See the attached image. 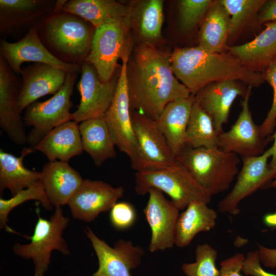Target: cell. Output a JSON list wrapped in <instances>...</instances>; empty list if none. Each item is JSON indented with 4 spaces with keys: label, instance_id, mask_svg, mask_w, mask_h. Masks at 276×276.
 I'll use <instances>...</instances> for the list:
<instances>
[{
    "label": "cell",
    "instance_id": "9",
    "mask_svg": "<svg viewBox=\"0 0 276 276\" xmlns=\"http://www.w3.org/2000/svg\"><path fill=\"white\" fill-rule=\"evenodd\" d=\"M137 144L136 158L132 168L136 172L160 169L174 164L176 159L156 120L131 111Z\"/></svg>",
    "mask_w": 276,
    "mask_h": 276
},
{
    "label": "cell",
    "instance_id": "25",
    "mask_svg": "<svg viewBox=\"0 0 276 276\" xmlns=\"http://www.w3.org/2000/svg\"><path fill=\"white\" fill-rule=\"evenodd\" d=\"M264 25L265 29L252 40L226 49L244 65L261 72L276 58V21Z\"/></svg>",
    "mask_w": 276,
    "mask_h": 276
},
{
    "label": "cell",
    "instance_id": "12",
    "mask_svg": "<svg viewBox=\"0 0 276 276\" xmlns=\"http://www.w3.org/2000/svg\"><path fill=\"white\" fill-rule=\"evenodd\" d=\"M66 0H0L2 39L38 27L49 15L60 11Z\"/></svg>",
    "mask_w": 276,
    "mask_h": 276
},
{
    "label": "cell",
    "instance_id": "41",
    "mask_svg": "<svg viewBox=\"0 0 276 276\" xmlns=\"http://www.w3.org/2000/svg\"><path fill=\"white\" fill-rule=\"evenodd\" d=\"M257 20L259 23L264 24L276 21V0L266 1L258 14Z\"/></svg>",
    "mask_w": 276,
    "mask_h": 276
},
{
    "label": "cell",
    "instance_id": "19",
    "mask_svg": "<svg viewBox=\"0 0 276 276\" xmlns=\"http://www.w3.org/2000/svg\"><path fill=\"white\" fill-rule=\"evenodd\" d=\"M16 75L0 55V126L13 143L23 145L27 135L18 107L20 83Z\"/></svg>",
    "mask_w": 276,
    "mask_h": 276
},
{
    "label": "cell",
    "instance_id": "6",
    "mask_svg": "<svg viewBox=\"0 0 276 276\" xmlns=\"http://www.w3.org/2000/svg\"><path fill=\"white\" fill-rule=\"evenodd\" d=\"M38 219L30 242L27 244L15 243L14 254L25 259H31L34 265V276H44L51 263L52 252L58 250L64 255L70 251L62 235L67 227L69 218L66 217L62 206L55 207L49 219L42 218L37 212Z\"/></svg>",
    "mask_w": 276,
    "mask_h": 276
},
{
    "label": "cell",
    "instance_id": "42",
    "mask_svg": "<svg viewBox=\"0 0 276 276\" xmlns=\"http://www.w3.org/2000/svg\"><path fill=\"white\" fill-rule=\"evenodd\" d=\"M261 263L265 267L276 268V248H271L257 243Z\"/></svg>",
    "mask_w": 276,
    "mask_h": 276
},
{
    "label": "cell",
    "instance_id": "44",
    "mask_svg": "<svg viewBox=\"0 0 276 276\" xmlns=\"http://www.w3.org/2000/svg\"><path fill=\"white\" fill-rule=\"evenodd\" d=\"M263 221L267 226L276 228V212L265 215Z\"/></svg>",
    "mask_w": 276,
    "mask_h": 276
},
{
    "label": "cell",
    "instance_id": "29",
    "mask_svg": "<svg viewBox=\"0 0 276 276\" xmlns=\"http://www.w3.org/2000/svg\"><path fill=\"white\" fill-rule=\"evenodd\" d=\"M230 18L220 0L214 1L202 19L198 46L211 53H222L227 49Z\"/></svg>",
    "mask_w": 276,
    "mask_h": 276
},
{
    "label": "cell",
    "instance_id": "24",
    "mask_svg": "<svg viewBox=\"0 0 276 276\" xmlns=\"http://www.w3.org/2000/svg\"><path fill=\"white\" fill-rule=\"evenodd\" d=\"M32 148L42 153L50 162H68L83 151L78 123L71 120L55 127Z\"/></svg>",
    "mask_w": 276,
    "mask_h": 276
},
{
    "label": "cell",
    "instance_id": "30",
    "mask_svg": "<svg viewBox=\"0 0 276 276\" xmlns=\"http://www.w3.org/2000/svg\"><path fill=\"white\" fill-rule=\"evenodd\" d=\"M61 11L77 15L95 28L112 18H127L130 8L114 0L67 1Z\"/></svg>",
    "mask_w": 276,
    "mask_h": 276
},
{
    "label": "cell",
    "instance_id": "34",
    "mask_svg": "<svg viewBox=\"0 0 276 276\" xmlns=\"http://www.w3.org/2000/svg\"><path fill=\"white\" fill-rule=\"evenodd\" d=\"M163 1L149 0L142 5L139 15L141 36L148 41L159 39L162 35L164 20Z\"/></svg>",
    "mask_w": 276,
    "mask_h": 276
},
{
    "label": "cell",
    "instance_id": "33",
    "mask_svg": "<svg viewBox=\"0 0 276 276\" xmlns=\"http://www.w3.org/2000/svg\"><path fill=\"white\" fill-rule=\"evenodd\" d=\"M31 200L39 201L44 208L52 210L53 205L50 202L43 187L40 181L17 193L9 199L0 198V228H5L9 233H16L7 224L10 212L16 206Z\"/></svg>",
    "mask_w": 276,
    "mask_h": 276
},
{
    "label": "cell",
    "instance_id": "27",
    "mask_svg": "<svg viewBox=\"0 0 276 276\" xmlns=\"http://www.w3.org/2000/svg\"><path fill=\"white\" fill-rule=\"evenodd\" d=\"M31 147H24L19 157L0 150V193L5 189L12 196L40 180V172L26 168L23 164L25 157L33 152Z\"/></svg>",
    "mask_w": 276,
    "mask_h": 276
},
{
    "label": "cell",
    "instance_id": "14",
    "mask_svg": "<svg viewBox=\"0 0 276 276\" xmlns=\"http://www.w3.org/2000/svg\"><path fill=\"white\" fill-rule=\"evenodd\" d=\"M84 232L98 260V268L90 276H132L131 270L140 265L144 255L141 246L133 245L129 240L120 239L112 247L89 227Z\"/></svg>",
    "mask_w": 276,
    "mask_h": 276
},
{
    "label": "cell",
    "instance_id": "7",
    "mask_svg": "<svg viewBox=\"0 0 276 276\" xmlns=\"http://www.w3.org/2000/svg\"><path fill=\"white\" fill-rule=\"evenodd\" d=\"M78 74L67 72L59 91L49 99L35 101L26 108L22 117L24 124L33 127L27 137L30 147L36 146L55 127L72 120L71 96Z\"/></svg>",
    "mask_w": 276,
    "mask_h": 276
},
{
    "label": "cell",
    "instance_id": "45",
    "mask_svg": "<svg viewBox=\"0 0 276 276\" xmlns=\"http://www.w3.org/2000/svg\"><path fill=\"white\" fill-rule=\"evenodd\" d=\"M270 187L273 188L276 190V176L273 179V180L271 182Z\"/></svg>",
    "mask_w": 276,
    "mask_h": 276
},
{
    "label": "cell",
    "instance_id": "22",
    "mask_svg": "<svg viewBox=\"0 0 276 276\" xmlns=\"http://www.w3.org/2000/svg\"><path fill=\"white\" fill-rule=\"evenodd\" d=\"M195 99L191 95L170 102L156 120L175 158L188 148L186 132Z\"/></svg>",
    "mask_w": 276,
    "mask_h": 276
},
{
    "label": "cell",
    "instance_id": "4",
    "mask_svg": "<svg viewBox=\"0 0 276 276\" xmlns=\"http://www.w3.org/2000/svg\"><path fill=\"white\" fill-rule=\"evenodd\" d=\"M176 159L212 196L228 190L239 172V156L218 147H188Z\"/></svg>",
    "mask_w": 276,
    "mask_h": 276
},
{
    "label": "cell",
    "instance_id": "36",
    "mask_svg": "<svg viewBox=\"0 0 276 276\" xmlns=\"http://www.w3.org/2000/svg\"><path fill=\"white\" fill-rule=\"evenodd\" d=\"M214 1L182 0L179 1L180 26L182 31L193 29L204 18Z\"/></svg>",
    "mask_w": 276,
    "mask_h": 276
},
{
    "label": "cell",
    "instance_id": "38",
    "mask_svg": "<svg viewBox=\"0 0 276 276\" xmlns=\"http://www.w3.org/2000/svg\"><path fill=\"white\" fill-rule=\"evenodd\" d=\"M136 218L135 209L127 202L116 203L110 210L109 219L112 226L120 230L130 227Z\"/></svg>",
    "mask_w": 276,
    "mask_h": 276
},
{
    "label": "cell",
    "instance_id": "15",
    "mask_svg": "<svg viewBox=\"0 0 276 276\" xmlns=\"http://www.w3.org/2000/svg\"><path fill=\"white\" fill-rule=\"evenodd\" d=\"M251 87L248 90L241 103V110L235 123L227 131L219 134L218 147L240 155L242 158L262 154L265 140L260 131V126L252 119L249 102Z\"/></svg>",
    "mask_w": 276,
    "mask_h": 276
},
{
    "label": "cell",
    "instance_id": "28",
    "mask_svg": "<svg viewBox=\"0 0 276 276\" xmlns=\"http://www.w3.org/2000/svg\"><path fill=\"white\" fill-rule=\"evenodd\" d=\"M79 128L83 151L90 156L96 167L116 156V145L104 118L83 121Z\"/></svg>",
    "mask_w": 276,
    "mask_h": 276
},
{
    "label": "cell",
    "instance_id": "13",
    "mask_svg": "<svg viewBox=\"0 0 276 276\" xmlns=\"http://www.w3.org/2000/svg\"><path fill=\"white\" fill-rule=\"evenodd\" d=\"M272 154L270 147L259 156L242 158V166L233 188L218 203L221 213L238 215L240 202L274 178L268 164Z\"/></svg>",
    "mask_w": 276,
    "mask_h": 276
},
{
    "label": "cell",
    "instance_id": "18",
    "mask_svg": "<svg viewBox=\"0 0 276 276\" xmlns=\"http://www.w3.org/2000/svg\"><path fill=\"white\" fill-rule=\"evenodd\" d=\"M124 191L121 186L114 187L102 180L85 179L67 204L74 218L91 222L100 213L110 211Z\"/></svg>",
    "mask_w": 276,
    "mask_h": 276
},
{
    "label": "cell",
    "instance_id": "1",
    "mask_svg": "<svg viewBox=\"0 0 276 276\" xmlns=\"http://www.w3.org/2000/svg\"><path fill=\"white\" fill-rule=\"evenodd\" d=\"M130 63L127 77L131 111L156 120L168 103L192 95L174 76L170 55L150 42L136 47Z\"/></svg>",
    "mask_w": 276,
    "mask_h": 276
},
{
    "label": "cell",
    "instance_id": "17",
    "mask_svg": "<svg viewBox=\"0 0 276 276\" xmlns=\"http://www.w3.org/2000/svg\"><path fill=\"white\" fill-rule=\"evenodd\" d=\"M144 213L151 232L148 249L151 252L171 248L175 245L180 210L160 191L151 189Z\"/></svg>",
    "mask_w": 276,
    "mask_h": 276
},
{
    "label": "cell",
    "instance_id": "16",
    "mask_svg": "<svg viewBox=\"0 0 276 276\" xmlns=\"http://www.w3.org/2000/svg\"><path fill=\"white\" fill-rule=\"evenodd\" d=\"M0 55L16 75L21 74L22 70L21 65L25 62L45 63L66 72H81V66L63 62L49 51L38 36V27L29 29L26 34L17 41L10 42L1 39Z\"/></svg>",
    "mask_w": 276,
    "mask_h": 276
},
{
    "label": "cell",
    "instance_id": "3",
    "mask_svg": "<svg viewBox=\"0 0 276 276\" xmlns=\"http://www.w3.org/2000/svg\"><path fill=\"white\" fill-rule=\"evenodd\" d=\"M95 27L73 13L60 11L47 16L38 26L43 45L61 61L81 66L89 53Z\"/></svg>",
    "mask_w": 276,
    "mask_h": 276
},
{
    "label": "cell",
    "instance_id": "46",
    "mask_svg": "<svg viewBox=\"0 0 276 276\" xmlns=\"http://www.w3.org/2000/svg\"><path fill=\"white\" fill-rule=\"evenodd\" d=\"M275 205H276V201H275Z\"/></svg>",
    "mask_w": 276,
    "mask_h": 276
},
{
    "label": "cell",
    "instance_id": "40",
    "mask_svg": "<svg viewBox=\"0 0 276 276\" xmlns=\"http://www.w3.org/2000/svg\"><path fill=\"white\" fill-rule=\"evenodd\" d=\"M245 256L238 252L224 260L220 264L219 276H244L241 273Z\"/></svg>",
    "mask_w": 276,
    "mask_h": 276
},
{
    "label": "cell",
    "instance_id": "23",
    "mask_svg": "<svg viewBox=\"0 0 276 276\" xmlns=\"http://www.w3.org/2000/svg\"><path fill=\"white\" fill-rule=\"evenodd\" d=\"M83 181L67 162L49 161L40 172V181L50 202L55 207L67 204Z\"/></svg>",
    "mask_w": 276,
    "mask_h": 276
},
{
    "label": "cell",
    "instance_id": "21",
    "mask_svg": "<svg viewBox=\"0 0 276 276\" xmlns=\"http://www.w3.org/2000/svg\"><path fill=\"white\" fill-rule=\"evenodd\" d=\"M247 90H244L237 81L228 80L207 85L195 97L199 105L212 119L219 134L223 131V126L228 122L235 100L239 96H244Z\"/></svg>",
    "mask_w": 276,
    "mask_h": 276
},
{
    "label": "cell",
    "instance_id": "43",
    "mask_svg": "<svg viewBox=\"0 0 276 276\" xmlns=\"http://www.w3.org/2000/svg\"><path fill=\"white\" fill-rule=\"evenodd\" d=\"M273 143L271 146L272 149V154L269 167L275 177L276 176V128L273 134Z\"/></svg>",
    "mask_w": 276,
    "mask_h": 276
},
{
    "label": "cell",
    "instance_id": "8",
    "mask_svg": "<svg viewBox=\"0 0 276 276\" xmlns=\"http://www.w3.org/2000/svg\"><path fill=\"white\" fill-rule=\"evenodd\" d=\"M127 18L110 19L96 27L85 62L93 65L103 82L114 75L118 61L128 52L126 36Z\"/></svg>",
    "mask_w": 276,
    "mask_h": 276
},
{
    "label": "cell",
    "instance_id": "39",
    "mask_svg": "<svg viewBox=\"0 0 276 276\" xmlns=\"http://www.w3.org/2000/svg\"><path fill=\"white\" fill-rule=\"evenodd\" d=\"M242 272L248 276H276L275 274L267 272L262 267L258 250L247 253Z\"/></svg>",
    "mask_w": 276,
    "mask_h": 276
},
{
    "label": "cell",
    "instance_id": "37",
    "mask_svg": "<svg viewBox=\"0 0 276 276\" xmlns=\"http://www.w3.org/2000/svg\"><path fill=\"white\" fill-rule=\"evenodd\" d=\"M266 81L273 89V100L271 108L266 118L260 125L262 135L266 137L273 132L276 125V58L262 72Z\"/></svg>",
    "mask_w": 276,
    "mask_h": 276
},
{
    "label": "cell",
    "instance_id": "20",
    "mask_svg": "<svg viewBox=\"0 0 276 276\" xmlns=\"http://www.w3.org/2000/svg\"><path fill=\"white\" fill-rule=\"evenodd\" d=\"M66 71L43 63H35L22 70L18 99L22 113L30 104L47 95H55L63 86Z\"/></svg>",
    "mask_w": 276,
    "mask_h": 276
},
{
    "label": "cell",
    "instance_id": "11",
    "mask_svg": "<svg viewBox=\"0 0 276 276\" xmlns=\"http://www.w3.org/2000/svg\"><path fill=\"white\" fill-rule=\"evenodd\" d=\"M81 77L77 84L81 99L77 109L72 113V120L77 123L104 118L114 98L119 76L103 82L95 67L86 62L81 65Z\"/></svg>",
    "mask_w": 276,
    "mask_h": 276
},
{
    "label": "cell",
    "instance_id": "2",
    "mask_svg": "<svg viewBox=\"0 0 276 276\" xmlns=\"http://www.w3.org/2000/svg\"><path fill=\"white\" fill-rule=\"evenodd\" d=\"M170 65L176 78L193 95L216 82L240 81L252 88L265 81L262 72L247 67L229 52L211 53L198 45L175 49Z\"/></svg>",
    "mask_w": 276,
    "mask_h": 276
},
{
    "label": "cell",
    "instance_id": "26",
    "mask_svg": "<svg viewBox=\"0 0 276 276\" xmlns=\"http://www.w3.org/2000/svg\"><path fill=\"white\" fill-rule=\"evenodd\" d=\"M200 201L189 204L179 214L175 231V245L179 247L188 246L197 234L208 232L216 224L217 213Z\"/></svg>",
    "mask_w": 276,
    "mask_h": 276
},
{
    "label": "cell",
    "instance_id": "32",
    "mask_svg": "<svg viewBox=\"0 0 276 276\" xmlns=\"http://www.w3.org/2000/svg\"><path fill=\"white\" fill-rule=\"evenodd\" d=\"M266 0H220L230 18L228 39L237 37L258 14Z\"/></svg>",
    "mask_w": 276,
    "mask_h": 276
},
{
    "label": "cell",
    "instance_id": "5",
    "mask_svg": "<svg viewBox=\"0 0 276 276\" xmlns=\"http://www.w3.org/2000/svg\"><path fill=\"white\" fill-rule=\"evenodd\" d=\"M135 182L137 194L143 196L151 189H157L168 195L180 210L194 201L209 204L212 197L177 160L167 167L136 172Z\"/></svg>",
    "mask_w": 276,
    "mask_h": 276
},
{
    "label": "cell",
    "instance_id": "10",
    "mask_svg": "<svg viewBox=\"0 0 276 276\" xmlns=\"http://www.w3.org/2000/svg\"><path fill=\"white\" fill-rule=\"evenodd\" d=\"M122 60L115 95L104 118L116 146L129 157L132 165L136 158L137 144L130 106L127 77L128 52L123 56Z\"/></svg>",
    "mask_w": 276,
    "mask_h": 276
},
{
    "label": "cell",
    "instance_id": "35",
    "mask_svg": "<svg viewBox=\"0 0 276 276\" xmlns=\"http://www.w3.org/2000/svg\"><path fill=\"white\" fill-rule=\"evenodd\" d=\"M195 261L184 263L181 269L187 276H219V270L216 262L218 252L212 245L198 244L195 250Z\"/></svg>",
    "mask_w": 276,
    "mask_h": 276
},
{
    "label": "cell",
    "instance_id": "31",
    "mask_svg": "<svg viewBox=\"0 0 276 276\" xmlns=\"http://www.w3.org/2000/svg\"><path fill=\"white\" fill-rule=\"evenodd\" d=\"M218 135L212 119L195 99L186 132L187 147H218Z\"/></svg>",
    "mask_w": 276,
    "mask_h": 276
}]
</instances>
